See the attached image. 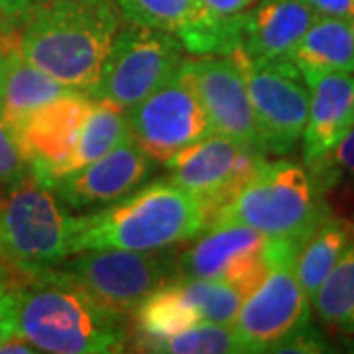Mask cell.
I'll list each match as a JSON object with an SVG mask.
<instances>
[{
    "label": "cell",
    "instance_id": "6da1fadb",
    "mask_svg": "<svg viewBox=\"0 0 354 354\" xmlns=\"http://www.w3.org/2000/svg\"><path fill=\"white\" fill-rule=\"evenodd\" d=\"M122 26L114 0H38L16 46L30 65L91 95Z\"/></svg>",
    "mask_w": 354,
    "mask_h": 354
},
{
    "label": "cell",
    "instance_id": "7a4b0ae2",
    "mask_svg": "<svg viewBox=\"0 0 354 354\" xmlns=\"http://www.w3.org/2000/svg\"><path fill=\"white\" fill-rule=\"evenodd\" d=\"M211 225V211L169 177L144 183L120 201L77 216L71 256L85 250H165L193 241Z\"/></svg>",
    "mask_w": 354,
    "mask_h": 354
},
{
    "label": "cell",
    "instance_id": "3957f363",
    "mask_svg": "<svg viewBox=\"0 0 354 354\" xmlns=\"http://www.w3.org/2000/svg\"><path fill=\"white\" fill-rule=\"evenodd\" d=\"M18 335L39 353H124V317L99 305L57 268L18 279Z\"/></svg>",
    "mask_w": 354,
    "mask_h": 354
},
{
    "label": "cell",
    "instance_id": "277c9868",
    "mask_svg": "<svg viewBox=\"0 0 354 354\" xmlns=\"http://www.w3.org/2000/svg\"><path fill=\"white\" fill-rule=\"evenodd\" d=\"M323 191L305 165L291 160H266L241 191L216 209L211 225H242L268 239L304 242L329 215Z\"/></svg>",
    "mask_w": 354,
    "mask_h": 354
},
{
    "label": "cell",
    "instance_id": "5b68a950",
    "mask_svg": "<svg viewBox=\"0 0 354 354\" xmlns=\"http://www.w3.org/2000/svg\"><path fill=\"white\" fill-rule=\"evenodd\" d=\"M77 215L32 171L0 193V270L30 278L71 256Z\"/></svg>",
    "mask_w": 354,
    "mask_h": 354
},
{
    "label": "cell",
    "instance_id": "8992f818",
    "mask_svg": "<svg viewBox=\"0 0 354 354\" xmlns=\"http://www.w3.org/2000/svg\"><path fill=\"white\" fill-rule=\"evenodd\" d=\"M57 270L75 281L104 309L132 317L140 304L162 286L179 278L174 248L165 250H85L65 258Z\"/></svg>",
    "mask_w": 354,
    "mask_h": 354
},
{
    "label": "cell",
    "instance_id": "52a82bcc",
    "mask_svg": "<svg viewBox=\"0 0 354 354\" xmlns=\"http://www.w3.org/2000/svg\"><path fill=\"white\" fill-rule=\"evenodd\" d=\"M301 242L270 239L268 270L242 301L232 333L244 353H270L281 339L311 321V301L295 276Z\"/></svg>",
    "mask_w": 354,
    "mask_h": 354
},
{
    "label": "cell",
    "instance_id": "ba28073f",
    "mask_svg": "<svg viewBox=\"0 0 354 354\" xmlns=\"http://www.w3.org/2000/svg\"><path fill=\"white\" fill-rule=\"evenodd\" d=\"M230 55L246 81L262 152L290 156L301 144L309 113V85L291 64L256 62L242 50Z\"/></svg>",
    "mask_w": 354,
    "mask_h": 354
},
{
    "label": "cell",
    "instance_id": "9c48e42d",
    "mask_svg": "<svg viewBox=\"0 0 354 354\" xmlns=\"http://www.w3.org/2000/svg\"><path fill=\"white\" fill-rule=\"evenodd\" d=\"M183 51L176 34L128 22L116 36L101 81L91 97L128 111L176 73L183 62Z\"/></svg>",
    "mask_w": 354,
    "mask_h": 354
},
{
    "label": "cell",
    "instance_id": "30bf717a",
    "mask_svg": "<svg viewBox=\"0 0 354 354\" xmlns=\"http://www.w3.org/2000/svg\"><path fill=\"white\" fill-rule=\"evenodd\" d=\"M268 160L264 152L223 134L205 138L174 153L164 167L179 187L199 197L211 216L228 203Z\"/></svg>",
    "mask_w": 354,
    "mask_h": 354
},
{
    "label": "cell",
    "instance_id": "8fae6325",
    "mask_svg": "<svg viewBox=\"0 0 354 354\" xmlns=\"http://www.w3.org/2000/svg\"><path fill=\"white\" fill-rule=\"evenodd\" d=\"M130 138L158 165L211 134L201 102L181 67L164 85L127 111Z\"/></svg>",
    "mask_w": 354,
    "mask_h": 354
},
{
    "label": "cell",
    "instance_id": "7c38bea8",
    "mask_svg": "<svg viewBox=\"0 0 354 354\" xmlns=\"http://www.w3.org/2000/svg\"><path fill=\"white\" fill-rule=\"evenodd\" d=\"M193 241L177 256L181 278L221 279L244 295L264 278L270 239L262 232L242 225H215Z\"/></svg>",
    "mask_w": 354,
    "mask_h": 354
},
{
    "label": "cell",
    "instance_id": "4fadbf2b",
    "mask_svg": "<svg viewBox=\"0 0 354 354\" xmlns=\"http://www.w3.org/2000/svg\"><path fill=\"white\" fill-rule=\"evenodd\" d=\"M179 67L201 102L211 132L262 152L246 81L234 57L199 55L197 59H183Z\"/></svg>",
    "mask_w": 354,
    "mask_h": 354
},
{
    "label": "cell",
    "instance_id": "5bb4252c",
    "mask_svg": "<svg viewBox=\"0 0 354 354\" xmlns=\"http://www.w3.org/2000/svg\"><path fill=\"white\" fill-rule=\"evenodd\" d=\"M158 164L132 138L48 187L71 211H97L142 187Z\"/></svg>",
    "mask_w": 354,
    "mask_h": 354
},
{
    "label": "cell",
    "instance_id": "9a60e30c",
    "mask_svg": "<svg viewBox=\"0 0 354 354\" xmlns=\"http://www.w3.org/2000/svg\"><path fill=\"white\" fill-rule=\"evenodd\" d=\"M91 102V95L73 91L10 122L30 171L41 183H48L55 169L71 156Z\"/></svg>",
    "mask_w": 354,
    "mask_h": 354
},
{
    "label": "cell",
    "instance_id": "2e32d148",
    "mask_svg": "<svg viewBox=\"0 0 354 354\" xmlns=\"http://www.w3.org/2000/svg\"><path fill=\"white\" fill-rule=\"evenodd\" d=\"M317 14L301 0H258L241 20V48L248 57L266 64H290L299 39Z\"/></svg>",
    "mask_w": 354,
    "mask_h": 354
},
{
    "label": "cell",
    "instance_id": "e0dca14e",
    "mask_svg": "<svg viewBox=\"0 0 354 354\" xmlns=\"http://www.w3.org/2000/svg\"><path fill=\"white\" fill-rule=\"evenodd\" d=\"M309 113L301 136L305 165L317 164L353 127L354 73L333 71L309 83Z\"/></svg>",
    "mask_w": 354,
    "mask_h": 354
},
{
    "label": "cell",
    "instance_id": "ac0fdd59",
    "mask_svg": "<svg viewBox=\"0 0 354 354\" xmlns=\"http://www.w3.org/2000/svg\"><path fill=\"white\" fill-rule=\"evenodd\" d=\"M290 64L307 85L319 75L333 71L354 73V32L351 22L317 16L295 46Z\"/></svg>",
    "mask_w": 354,
    "mask_h": 354
},
{
    "label": "cell",
    "instance_id": "d6986e66",
    "mask_svg": "<svg viewBox=\"0 0 354 354\" xmlns=\"http://www.w3.org/2000/svg\"><path fill=\"white\" fill-rule=\"evenodd\" d=\"M73 91L77 88L67 87L28 64L20 55L16 41L6 44L0 69V113L8 124Z\"/></svg>",
    "mask_w": 354,
    "mask_h": 354
},
{
    "label": "cell",
    "instance_id": "ffe728a7",
    "mask_svg": "<svg viewBox=\"0 0 354 354\" xmlns=\"http://www.w3.org/2000/svg\"><path fill=\"white\" fill-rule=\"evenodd\" d=\"M353 241V221L330 213L305 236L295 256V276L309 301Z\"/></svg>",
    "mask_w": 354,
    "mask_h": 354
},
{
    "label": "cell",
    "instance_id": "44dd1931",
    "mask_svg": "<svg viewBox=\"0 0 354 354\" xmlns=\"http://www.w3.org/2000/svg\"><path fill=\"white\" fill-rule=\"evenodd\" d=\"M127 138H130L127 111L114 102L93 97L91 109L79 130L73 152L55 169V174L50 177L46 185L99 160Z\"/></svg>",
    "mask_w": 354,
    "mask_h": 354
},
{
    "label": "cell",
    "instance_id": "7402d4cb",
    "mask_svg": "<svg viewBox=\"0 0 354 354\" xmlns=\"http://www.w3.org/2000/svg\"><path fill=\"white\" fill-rule=\"evenodd\" d=\"M136 339L134 344L150 339L167 337L179 330L187 329L195 323H201L199 315L181 295L177 279L162 286L150 293L134 313Z\"/></svg>",
    "mask_w": 354,
    "mask_h": 354
},
{
    "label": "cell",
    "instance_id": "603a6c76",
    "mask_svg": "<svg viewBox=\"0 0 354 354\" xmlns=\"http://www.w3.org/2000/svg\"><path fill=\"white\" fill-rule=\"evenodd\" d=\"M311 307L327 329L354 335V241L315 291Z\"/></svg>",
    "mask_w": 354,
    "mask_h": 354
},
{
    "label": "cell",
    "instance_id": "cb8c5ba5",
    "mask_svg": "<svg viewBox=\"0 0 354 354\" xmlns=\"http://www.w3.org/2000/svg\"><path fill=\"white\" fill-rule=\"evenodd\" d=\"M136 351L144 353H171V354H234L244 353L242 344L232 333L230 325L201 321L187 329L150 339L134 344Z\"/></svg>",
    "mask_w": 354,
    "mask_h": 354
},
{
    "label": "cell",
    "instance_id": "d4e9b609",
    "mask_svg": "<svg viewBox=\"0 0 354 354\" xmlns=\"http://www.w3.org/2000/svg\"><path fill=\"white\" fill-rule=\"evenodd\" d=\"M181 295L195 309L201 321L232 325L244 301V293L221 279L177 278Z\"/></svg>",
    "mask_w": 354,
    "mask_h": 354
},
{
    "label": "cell",
    "instance_id": "484cf974",
    "mask_svg": "<svg viewBox=\"0 0 354 354\" xmlns=\"http://www.w3.org/2000/svg\"><path fill=\"white\" fill-rule=\"evenodd\" d=\"M130 24L177 34L195 10V0H114Z\"/></svg>",
    "mask_w": 354,
    "mask_h": 354
},
{
    "label": "cell",
    "instance_id": "4316f807",
    "mask_svg": "<svg viewBox=\"0 0 354 354\" xmlns=\"http://www.w3.org/2000/svg\"><path fill=\"white\" fill-rule=\"evenodd\" d=\"M307 167V165H305ZM321 191L346 187L354 191V124L317 164L307 167Z\"/></svg>",
    "mask_w": 354,
    "mask_h": 354
},
{
    "label": "cell",
    "instance_id": "83f0119b",
    "mask_svg": "<svg viewBox=\"0 0 354 354\" xmlns=\"http://www.w3.org/2000/svg\"><path fill=\"white\" fill-rule=\"evenodd\" d=\"M30 174V165L20 152L12 128L0 113V193Z\"/></svg>",
    "mask_w": 354,
    "mask_h": 354
},
{
    "label": "cell",
    "instance_id": "f1b7e54d",
    "mask_svg": "<svg viewBox=\"0 0 354 354\" xmlns=\"http://www.w3.org/2000/svg\"><path fill=\"white\" fill-rule=\"evenodd\" d=\"M330 344L325 339V335L317 329L311 321H307L299 329L290 333L286 339L281 341L270 351V353L279 354H321L330 353Z\"/></svg>",
    "mask_w": 354,
    "mask_h": 354
},
{
    "label": "cell",
    "instance_id": "f546056e",
    "mask_svg": "<svg viewBox=\"0 0 354 354\" xmlns=\"http://www.w3.org/2000/svg\"><path fill=\"white\" fill-rule=\"evenodd\" d=\"M18 333V293L16 283L0 274V344Z\"/></svg>",
    "mask_w": 354,
    "mask_h": 354
},
{
    "label": "cell",
    "instance_id": "4dcf8cb0",
    "mask_svg": "<svg viewBox=\"0 0 354 354\" xmlns=\"http://www.w3.org/2000/svg\"><path fill=\"white\" fill-rule=\"evenodd\" d=\"M317 16L325 18H341L353 22L354 0H301Z\"/></svg>",
    "mask_w": 354,
    "mask_h": 354
},
{
    "label": "cell",
    "instance_id": "1f68e13d",
    "mask_svg": "<svg viewBox=\"0 0 354 354\" xmlns=\"http://www.w3.org/2000/svg\"><path fill=\"white\" fill-rule=\"evenodd\" d=\"M38 0H0V18L10 30H18Z\"/></svg>",
    "mask_w": 354,
    "mask_h": 354
},
{
    "label": "cell",
    "instance_id": "d6a6232c",
    "mask_svg": "<svg viewBox=\"0 0 354 354\" xmlns=\"http://www.w3.org/2000/svg\"><path fill=\"white\" fill-rule=\"evenodd\" d=\"M0 353L2 354H34L39 353L38 348L32 342L24 339L22 335H12L8 341H4L0 344Z\"/></svg>",
    "mask_w": 354,
    "mask_h": 354
},
{
    "label": "cell",
    "instance_id": "836d02e7",
    "mask_svg": "<svg viewBox=\"0 0 354 354\" xmlns=\"http://www.w3.org/2000/svg\"><path fill=\"white\" fill-rule=\"evenodd\" d=\"M18 34V30H10L8 26L4 24V20L0 18V38L2 39H8V38H14Z\"/></svg>",
    "mask_w": 354,
    "mask_h": 354
},
{
    "label": "cell",
    "instance_id": "e575fe53",
    "mask_svg": "<svg viewBox=\"0 0 354 354\" xmlns=\"http://www.w3.org/2000/svg\"><path fill=\"white\" fill-rule=\"evenodd\" d=\"M342 346H344V351L346 353H354V337L353 335H344V339H342Z\"/></svg>",
    "mask_w": 354,
    "mask_h": 354
},
{
    "label": "cell",
    "instance_id": "d590c367",
    "mask_svg": "<svg viewBox=\"0 0 354 354\" xmlns=\"http://www.w3.org/2000/svg\"><path fill=\"white\" fill-rule=\"evenodd\" d=\"M4 53H6V44L0 38V69H2V64H4Z\"/></svg>",
    "mask_w": 354,
    "mask_h": 354
},
{
    "label": "cell",
    "instance_id": "8d00e7d4",
    "mask_svg": "<svg viewBox=\"0 0 354 354\" xmlns=\"http://www.w3.org/2000/svg\"><path fill=\"white\" fill-rule=\"evenodd\" d=\"M351 26H353V32H354V18H353V22H351Z\"/></svg>",
    "mask_w": 354,
    "mask_h": 354
},
{
    "label": "cell",
    "instance_id": "74e56055",
    "mask_svg": "<svg viewBox=\"0 0 354 354\" xmlns=\"http://www.w3.org/2000/svg\"><path fill=\"white\" fill-rule=\"evenodd\" d=\"M353 124H354V114H353Z\"/></svg>",
    "mask_w": 354,
    "mask_h": 354
}]
</instances>
